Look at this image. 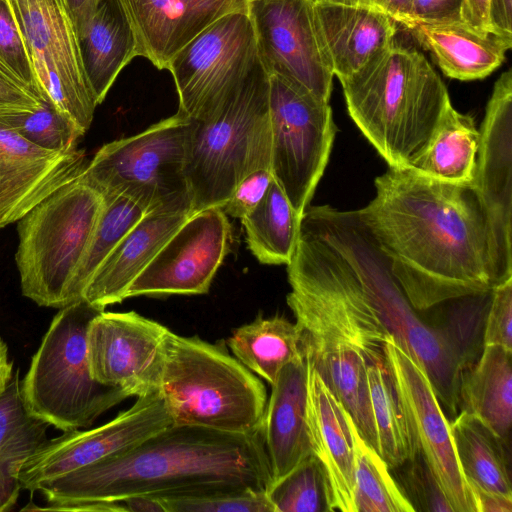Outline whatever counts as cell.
Instances as JSON below:
<instances>
[{"instance_id": "obj_1", "label": "cell", "mask_w": 512, "mask_h": 512, "mask_svg": "<svg viewBox=\"0 0 512 512\" xmlns=\"http://www.w3.org/2000/svg\"><path fill=\"white\" fill-rule=\"evenodd\" d=\"M375 188L358 216L417 311L493 289L487 226L473 182L389 167Z\"/></svg>"}, {"instance_id": "obj_2", "label": "cell", "mask_w": 512, "mask_h": 512, "mask_svg": "<svg viewBox=\"0 0 512 512\" xmlns=\"http://www.w3.org/2000/svg\"><path fill=\"white\" fill-rule=\"evenodd\" d=\"M287 274L291 291L286 300L304 358L377 451L367 366L384 357L390 333L363 288L327 205L308 206L302 214Z\"/></svg>"}, {"instance_id": "obj_3", "label": "cell", "mask_w": 512, "mask_h": 512, "mask_svg": "<svg viewBox=\"0 0 512 512\" xmlns=\"http://www.w3.org/2000/svg\"><path fill=\"white\" fill-rule=\"evenodd\" d=\"M271 471L261 430L231 434L171 424L134 447L38 487L47 504L159 499L214 489L267 491Z\"/></svg>"}, {"instance_id": "obj_4", "label": "cell", "mask_w": 512, "mask_h": 512, "mask_svg": "<svg viewBox=\"0 0 512 512\" xmlns=\"http://www.w3.org/2000/svg\"><path fill=\"white\" fill-rule=\"evenodd\" d=\"M350 117L391 168H410L451 104L417 50L394 42L339 79Z\"/></svg>"}, {"instance_id": "obj_5", "label": "cell", "mask_w": 512, "mask_h": 512, "mask_svg": "<svg viewBox=\"0 0 512 512\" xmlns=\"http://www.w3.org/2000/svg\"><path fill=\"white\" fill-rule=\"evenodd\" d=\"M269 75L259 57L214 108L190 119L185 176L193 213L223 207L247 174L271 170Z\"/></svg>"}, {"instance_id": "obj_6", "label": "cell", "mask_w": 512, "mask_h": 512, "mask_svg": "<svg viewBox=\"0 0 512 512\" xmlns=\"http://www.w3.org/2000/svg\"><path fill=\"white\" fill-rule=\"evenodd\" d=\"M158 392L172 424L231 434L260 431L268 400L262 381L222 344L170 330Z\"/></svg>"}, {"instance_id": "obj_7", "label": "cell", "mask_w": 512, "mask_h": 512, "mask_svg": "<svg viewBox=\"0 0 512 512\" xmlns=\"http://www.w3.org/2000/svg\"><path fill=\"white\" fill-rule=\"evenodd\" d=\"M101 311L84 299L54 316L20 382L27 411L62 431L88 428L129 395L96 381L90 371L87 332Z\"/></svg>"}, {"instance_id": "obj_8", "label": "cell", "mask_w": 512, "mask_h": 512, "mask_svg": "<svg viewBox=\"0 0 512 512\" xmlns=\"http://www.w3.org/2000/svg\"><path fill=\"white\" fill-rule=\"evenodd\" d=\"M104 207L78 178L17 221L15 261L23 296L42 307L73 304L72 285Z\"/></svg>"}, {"instance_id": "obj_9", "label": "cell", "mask_w": 512, "mask_h": 512, "mask_svg": "<svg viewBox=\"0 0 512 512\" xmlns=\"http://www.w3.org/2000/svg\"><path fill=\"white\" fill-rule=\"evenodd\" d=\"M328 213L382 323L425 372L441 406L455 417L461 370L452 352L412 306L357 210L344 211L328 205Z\"/></svg>"}, {"instance_id": "obj_10", "label": "cell", "mask_w": 512, "mask_h": 512, "mask_svg": "<svg viewBox=\"0 0 512 512\" xmlns=\"http://www.w3.org/2000/svg\"><path fill=\"white\" fill-rule=\"evenodd\" d=\"M190 128V119L176 113L134 136L109 142L78 179L103 198L127 197L146 213L192 212L185 176Z\"/></svg>"}, {"instance_id": "obj_11", "label": "cell", "mask_w": 512, "mask_h": 512, "mask_svg": "<svg viewBox=\"0 0 512 512\" xmlns=\"http://www.w3.org/2000/svg\"><path fill=\"white\" fill-rule=\"evenodd\" d=\"M271 172L301 218L329 160L336 135L329 102L269 75Z\"/></svg>"}, {"instance_id": "obj_12", "label": "cell", "mask_w": 512, "mask_h": 512, "mask_svg": "<svg viewBox=\"0 0 512 512\" xmlns=\"http://www.w3.org/2000/svg\"><path fill=\"white\" fill-rule=\"evenodd\" d=\"M42 99L48 98L85 133L97 103L89 88L73 24L61 0H7Z\"/></svg>"}, {"instance_id": "obj_13", "label": "cell", "mask_w": 512, "mask_h": 512, "mask_svg": "<svg viewBox=\"0 0 512 512\" xmlns=\"http://www.w3.org/2000/svg\"><path fill=\"white\" fill-rule=\"evenodd\" d=\"M258 60L254 28L247 12L224 15L171 59L179 99L177 114L195 119L214 108Z\"/></svg>"}, {"instance_id": "obj_14", "label": "cell", "mask_w": 512, "mask_h": 512, "mask_svg": "<svg viewBox=\"0 0 512 512\" xmlns=\"http://www.w3.org/2000/svg\"><path fill=\"white\" fill-rule=\"evenodd\" d=\"M473 186L487 226L492 287L512 278V72L502 73L479 130Z\"/></svg>"}, {"instance_id": "obj_15", "label": "cell", "mask_w": 512, "mask_h": 512, "mask_svg": "<svg viewBox=\"0 0 512 512\" xmlns=\"http://www.w3.org/2000/svg\"><path fill=\"white\" fill-rule=\"evenodd\" d=\"M171 424L158 391L137 397L131 407L103 425L47 439L22 465L21 489L33 493L44 483L126 451Z\"/></svg>"}, {"instance_id": "obj_16", "label": "cell", "mask_w": 512, "mask_h": 512, "mask_svg": "<svg viewBox=\"0 0 512 512\" xmlns=\"http://www.w3.org/2000/svg\"><path fill=\"white\" fill-rule=\"evenodd\" d=\"M313 1L248 0L247 11L268 75L329 102L334 74L320 47Z\"/></svg>"}, {"instance_id": "obj_17", "label": "cell", "mask_w": 512, "mask_h": 512, "mask_svg": "<svg viewBox=\"0 0 512 512\" xmlns=\"http://www.w3.org/2000/svg\"><path fill=\"white\" fill-rule=\"evenodd\" d=\"M230 239L231 226L222 207L191 214L132 282L126 298L208 293Z\"/></svg>"}, {"instance_id": "obj_18", "label": "cell", "mask_w": 512, "mask_h": 512, "mask_svg": "<svg viewBox=\"0 0 512 512\" xmlns=\"http://www.w3.org/2000/svg\"><path fill=\"white\" fill-rule=\"evenodd\" d=\"M168 331L135 311H101L87 332L92 377L129 397L158 391Z\"/></svg>"}, {"instance_id": "obj_19", "label": "cell", "mask_w": 512, "mask_h": 512, "mask_svg": "<svg viewBox=\"0 0 512 512\" xmlns=\"http://www.w3.org/2000/svg\"><path fill=\"white\" fill-rule=\"evenodd\" d=\"M384 359L410 419L419 450L454 512H476L473 495L457 460L450 422L420 366L392 335Z\"/></svg>"}, {"instance_id": "obj_20", "label": "cell", "mask_w": 512, "mask_h": 512, "mask_svg": "<svg viewBox=\"0 0 512 512\" xmlns=\"http://www.w3.org/2000/svg\"><path fill=\"white\" fill-rule=\"evenodd\" d=\"M85 166L83 150L41 148L0 121V229L76 180Z\"/></svg>"}, {"instance_id": "obj_21", "label": "cell", "mask_w": 512, "mask_h": 512, "mask_svg": "<svg viewBox=\"0 0 512 512\" xmlns=\"http://www.w3.org/2000/svg\"><path fill=\"white\" fill-rule=\"evenodd\" d=\"M134 32L137 56L167 69L194 37L226 14L247 12L248 0H119Z\"/></svg>"}, {"instance_id": "obj_22", "label": "cell", "mask_w": 512, "mask_h": 512, "mask_svg": "<svg viewBox=\"0 0 512 512\" xmlns=\"http://www.w3.org/2000/svg\"><path fill=\"white\" fill-rule=\"evenodd\" d=\"M307 424L313 454L326 473L334 511L356 512L354 444L349 414L307 362Z\"/></svg>"}, {"instance_id": "obj_23", "label": "cell", "mask_w": 512, "mask_h": 512, "mask_svg": "<svg viewBox=\"0 0 512 512\" xmlns=\"http://www.w3.org/2000/svg\"><path fill=\"white\" fill-rule=\"evenodd\" d=\"M313 7L320 47L338 79L394 42L398 23L382 10L329 0H314Z\"/></svg>"}, {"instance_id": "obj_24", "label": "cell", "mask_w": 512, "mask_h": 512, "mask_svg": "<svg viewBox=\"0 0 512 512\" xmlns=\"http://www.w3.org/2000/svg\"><path fill=\"white\" fill-rule=\"evenodd\" d=\"M307 381L308 365L302 354L285 365L271 385L261 432L272 483L313 454L307 424Z\"/></svg>"}, {"instance_id": "obj_25", "label": "cell", "mask_w": 512, "mask_h": 512, "mask_svg": "<svg viewBox=\"0 0 512 512\" xmlns=\"http://www.w3.org/2000/svg\"><path fill=\"white\" fill-rule=\"evenodd\" d=\"M191 214L190 211L145 214L97 268L83 299L102 310L127 299L132 282Z\"/></svg>"}, {"instance_id": "obj_26", "label": "cell", "mask_w": 512, "mask_h": 512, "mask_svg": "<svg viewBox=\"0 0 512 512\" xmlns=\"http://www.w3.org/2000/svg\"><path fill=\"white\" fill-rule=\"evenodd\" d=\"M410 30L443 73L458 80L488 76L512 46V37L481 33L463 21L415 23Z\"/></svg>"}, {"instance_id": "obj_27", "label": "cell", "mask_w": 512, "mask_h": 512, "mask_svg": "<svg viewBox=\"0 0 512 512\" xmlns=\"http://www.w3.org/2000/svg\"><path fill=\"white\" fill-rule=\"evenodd\" d=\"M78 45L87 83L99 105L121 70L137 56L134 32L119 0H99Z\"/></svg>"}, {"instance_id": "obj_28", "label": "cell", "mask_w": 512, "mask_h": 512, "mask_svg": "<svg viewBox=\"0 0 512 512\" xmlns=\"http://www.w3.org/2000/svg\"><path fill=\"white\" fill-rule=\"evenodd\" d=\"M512 351L484 346L479 359L461 373L458 408L480 419L505 443L512 422Z\"/></svg>"}, {"instance_id": "obj_29", "label": "cell", "mask_w": 512, "mask_h": 512, "mask_svg": "<svg viewBox=\"0 0 512 512\" xmlns=\"http://www.w3.org/2000/svg\"><path fill=\"white\" fill-rule=\"evenodd\" d=\"M49 426L27 411L16 371L0 395V512L11 510L17 503L20 469L47 440Z\"/></svg>"}, {"instance_id": "obj_30", "label": "cell", "mask_w": 512, "mask_h": 512, "mask_svg": "<svg viewBox=\"0 0 512 512\" xmlns=\"http://www.w3.org/2000/svg\"><path fill=\"white\" fill-rule=\"evenodd\" d=\"M479 141L480 132L474 119L450 104L410 168L444 182L472 183Z\"/></svg>"}, {"instance_id": "obj_31", "label": "cell", "mask_w": 512, "mask_h": 512, "mask_svg": "<svg viewBox=\"0 0 512 512\" xmlns=\"http://www.w3.org/2000/svg\"><path fill=\"white\" fill-rule=\"evenodd\" d=\"M450 429L468 485L512 498L506 443L480 419L462 410L450 423Z\"/></svg>"}, {"instance_id": "obj_32", "label": "cell", "mask_w": 512, "mask_h": 512, "mask_svg": "<svg viewBox=\"0 0 512 512\" xmlns=\"http://www.w3.org/2000/svg\"><path fill=\"white\" fill-rule=\"evenodd\" d=\"M227 346L237 360L270 385L285 365L302 355L296 324L279 315L259 313L232 332Z\"/></svg>"}, {"instance_id": "obj_33", "label": "cell", "mask_w": 512, "mask_h": 512, "mask_svg": "<svg viewBox=\"0 0 512 512\" xmlns=\"http://www.w3.org/2000/svg\"><path fill=\"white\" fill-rule=\"evenodd\" d=\"M377 451L392 469L413 459L418 443L384 357L367 366Z\"/></svg>"}, {"instance_id": "obj_34", "label": "cell", "mask_w": 512, "mask_h": 512, "mask_svg": "<svg viewBox=\"0 0 512 512\" xmlns=\"http://www.w3.org/2000/svg\"><path fill=\"white\" fill-rule=\"evenodd\" d=\"M300 217L273 179L261 202L241 219L251 253L262 264H288L296 246Z\"/></svg>"}, {"instance_id": "obj_35", "label": "cell", "mask_w": 512, "mask_h": 512, "mask_svg": "<svg viewBox=\"0 0 512 512\" xmlns=\"http://www.w3.org/2000/svg\"><path fill=\"white\" fill-rule=\"evenodd\" d=\"M490 301L491 291H488L446 300L420 311L452 352L461 373L482 354Z\"/></svg>"}, {"instance_id": "obj_36", "label": "cell", "mask_w": 512, "mask_h": 512, "mask_svg": "<svg viewBox=\"0 0 512 512\" xmlns=\"http://www.w3.org/2000/svg\"><path fill=\"white\" fill-rule=\"evenodd\" d=\"M349 423L354 444L355 511L415 512L386 462L362 438L350 415Z\"/></svg>"}, {"instance_id": "obj_37", "label": "cell", "mask_w": 512, "mask_h": 512, "mask_svg": "<svg viewBox=\"0 0 512 512\" xmlns=\"http://www.w3.org/2000/svg\"><path fill=\"white\" fill-rule=\"evenodd\" d=\"M147 214L131 199L124 196L104 198V207L92 239L72 285V299H83L91 277L119 241Z\"/></svg>"}, {"instance_id": "obj_38", "label": "cell", "mask_w": 512, "mask_h": 512, "mask_svg": "<svg viewBox=\"0 0 512 512\" xmlns=\"http://www.w3.org/2000/svg\"><path fill=\"white\" fill-rule=\"evenodd\" d=\"M0 121L29 142L51 151L78 149L85 132L48 98L34 109L0 107Z\"/></svg>"}, {"instance_id": "obj_39", "label": "cell", "mask_w": 512, "mask_h": 512, "mask_svg": "<svg viewBox=\"0 0 512 512\" xmlns=\"http://www.w3.org/2000/svg\"><path fill=\"white\" fill-rule=\"evenodd\" d=\"M267 496L275 512H333L330 485L314 454L272 483Z\"/></svg>"}, {"instance_id": "obj_40", "label": "cell", "mask_w": 512, "mask_h": 512, "mask_svg": "<svg viewBox=\"0 0 512 512\" xmlns=\"http://www.w3.org/2000/svg\"><path fill=\"white\" fill-rule=\"evenodd\" d=\"M160 500L166 512H275L267 491L253 488L214 489Z\"/></svg>"}, {"instance_id": "obj_41", "label": "cell", "mask_w": 512, "mask_h": 512, "mask_svg": "<svg viewBox=\"0 0 512 512\" xmlns=\"http://www.w3.org/2000/svg\"><path fill=\"white\" fill-rule=\"evenodd\" d=\"M0 72L42 100L23 39L7 0H0Z\"/></svg>"}, {"instance_id": "obj_42", "label": "cell", "mask_w": 512, "mask_h": 512, "mask_svg": "<svg viewBox=\"0 0 512 512\" xmlns=\"http://www.w3.org/2000/svg\"><path fill=\"white\" fill-rule=\"evenodd\" d=\"M390 470L415 511L454 512L420 450Z\"/></svg>"}, {"instance_id": "obj_43", "label": "cell", "mask_w": 512, "mask_h": 512, "mask_svg": "<svg viewBox=\"0 0 512 512\" xmlns=\"http://www.w3.org/2000/svg\"><path fill=\"white\" fill-rule=\"evenodd\" d=\"M499 345L512 351V278L491 290L484 346Z\"/></svg>"}, {"instance_id": "obj_44", "label": "cell", "mask_w": 512, "mask_h": 512, "mask_svg": "<svg viewBox=\"0 0 512 512\" xmlns=\"http://www.w3.org/2000/svg\"><path fill=\"white\" fill-rule=\"evenodd\" d=\"M272 181L271 170L259 169L247 174L236 184L222 209L227 215L242 219L261 202Z\"/></svg>"}, {"instance_id": "obj_45", "label": "cell", "mask_w": 512, "mask_h": 512, "mask_svg": "<svg viewBox=\"0 0 512 512\" xmlns=\"http://www.w3.org/2000/svg\"><path fill=\"white\" fill-rule=\"evenodd\" d=\"M461 8L462 0H410L412 27L415 23L462 21Z\"/></svg>"}, {"instance_id": "obj_46", "label": "cell", "mask_w": 512, "mask_h": 512, "mask_svg": "<svg viewBox=\"0 0 512 512\" xmlns=\"http://www.w3.org/2000/svg\"><path fill=\"white\" fill-rule=\"evenodd\" d=\"M41 100L0 72V107L34 109Z\"/></svg>"}, {"instance_id": "obj_47", "label": "cell", "mask_w": 512, "mask_h": 512, "mask_svg": "<svg viewBox=\"0 0 512 512\" xmlns=\"http://www.w3.org/2000/svg\"><path fill=\"white\" fill-rule=\"evenodd\" d=\"M345 5L365 6L382 10L407 29L412 27L410 0H329Z\"/></svg>"}, {"instance_id": "obj_48", "label": "cell", "mask_w": 512, "mask_h": 512, "mask_svg": "<svg viewBox=\"0 0 512 512\" xmlns=\"http://www.w3.org/2000/svg\"><path fill=\"white\" fill-rule=\"evenodd\" d=\"M489 0H462L461 18L481 33H492L488 19Z\"/></svg>"}, {"instance_id": "obj_49", "label": "cell", "mask_w": 512, "mask_h": 512, "mask_svg": "<svg viewBox=\"0 0 512 512\" xmlns=\"http://www.w3.org/2000/svg\"><path fill=\"white\" fill-rule=\"evenodd\" d=\"M512 0H489L488 19L492 33L512 37Z\"/></svg>"}, {"instance_id": "obj_50", "label": "cell", "mask_w": 512, "mask_h": 512, "mask_svg": "<svg viewBox=\"0 0 512 512\" xmlns=\"http://www.w3.org/2000/svg\"><path fill=\"white\" fill-rule=\"evenodd\" d=\"M75 29L77 39L85 30L97 8L99 0H61Z\"/></svg>"}, {"instance_id": "obj_51", "label": "cell", "mask_w": 512, "mask_h": 512, "mask_svg": "<svg viewBox=\"0 0 512 512\" xmlns=\"http://www.w3.org/2000/svg\"><path fill=\"white\" fill-rule=\"evenodd\" d=\"M476 512H511L512 498L469 485Z\"/></svg>"}, {"instance_id": "obj_52", "label": "cell", "mask_w": 512, "mask_h": 512, "mask_svg": "<svg viewBox=\"0 0 512 512\" xmlns=\"http://www.w3.org/2000/svg\"><path fill=\"white\" fill-rule=\"evenodd\" d=\"M127 512H166L159 498L137 495L122 500Z\"/></svg>"}, {"instance_id": "obj_53", "label": "cell", "mask_w": 512, "mask_h": 512, "mask_svg": "<svg viewBox=\"0 0 512 512\" xmlns=\"http://www.w3.org/2000/svg\"><path fill=\"white\" fill-rule=\"evenodd\" d=\"M13 377V362L9 359L7 344L0 337V395Z\"/></svg>"}]
</instances>
